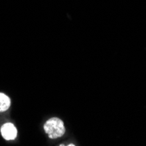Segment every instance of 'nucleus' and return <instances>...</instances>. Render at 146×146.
<instances>
[{"label":"nucleus","mask_w":146,"mask_h":146,"mask_svg":"<svg viewBox=\"0 0 146 146\" xmlns=\"http://www.w3.org/2000/svg\"><path fill=\"white\" fill-rule=\"evenodd\" d=\"M45 132L49 136V138H58L65 134V126L60 118L52 117L49 119L44 125Z\"/></svg>","instance_id":"obj_1"},{"label":"nucleus","mask_w":146,"mask_h":146,"mask_svg":"<svg viewBox=\"0 0 146 146\" xmlns=\"http://www.w3.org/2000/svg\"><path fill=\"white\" fill-rule=\"evenodd\" d=\"M1 134L6 140H13L17 137V129L12 123H5L1 128Z\"/></svg>","instance_id":"obj_2"},{"label":"nucleus","mask_w":146,"mask_h":146,"mask_svg":"<svg viewBox=\"0 0 146 146\" xmlns=\"http://www.w3.org/2000/svg\"><path fill=\"white\" fill-rule=\"evenodd\" d=\"M11 105V100L10 98L3 94V93H0V112L5 111L9 109Z\"/></svg>","instance_id":"obj_3"}]
</instances>
